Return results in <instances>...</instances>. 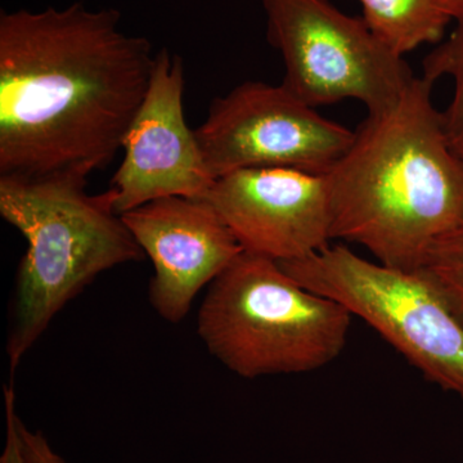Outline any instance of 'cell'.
Listing matches in <instances>:
<instances>
[{"mask_svg":"<svg viewBox=\"0 0 463 463\" xmlns=\"http://www.w3.org/2000/svg\"><path fill=\"white\" fill-rule=\"evenodd\" d=\"M447 14L456 23L463 21V0H441Z\"/></svg>","mask_w":463,"mask_h":463,"instance_id":"cell-16","label":"cell"},{"mask_svg":"<svg viewBox=\"0 0 463 463\" xmlns=\"http://www.w3.org/2000/svg\"><path fill=\"white\" fill-rule=\"evenodd\" d=\"M5 420H7V435L0 463H26L21 446L20 431H18V417L16 411V394L14 386L5 388Z\"/></svg>","mask_w":463,"mask_h":463,"instance_id":"cell-14","label":"cell"},{"mask_svg":"<svg viewBox=\"0 0 463 463\" xmlns=\"http://www.w3.org/2000/svg\"><path fill=\"white\" fill-rule=\"evenodd\" d=\"M205 199L250 254L279 261L306 259L332 241L326 174L250 167L219 176Z\"/></svg>","mask_w":463,"mask_h":463,"instance_id":"cell-8","label":"cell"},{"mask_svg":"<svg viewBox=\"0 0 463 463\" xmlns=\"http://www.w3.org/2000/svg\"><path fill=\"white\" fill-rule=\"evenodd\" d=\"M417 270L463 326V225L435 241Z\"/></svg>","mask_w":463,"mask_h":463,"instance_id":"cell-13","label":"cell"},{"mask_svg":"<svg viewBox=\"0 0 463 463\" xmlns=\"http://www.w3.org/2000/svg\"><path fill=\"white\" fill-rule=\"evenodd\" d=\"M371 32L398 56L443 42L452 18L441 0H359Z\"/></svg>","mask_w":463,"mask_h":463,"instance_id":"cell-11","label":"cell"},{"mask_svg":"<svg viewBox=\"0 0 463 463\" xmlns=\"http://www.w3.org/2000/svg\"><path fill=\"white\" fill-rule=\"evenodd\" d=\"M80 175L0 176V215L25 237L7 340L11 373L54 317L99 274L141 261V246L114 192L87 191Z\"/></svg>","mask_w":463,"mask_h":463,"instance_id":"cell-3","label":"cell"},{"mask_svg":"<svg viewBox=\"0 0 463 463\" xmlns=\"http://www.w3.org/2000/svg\"><path fill=\"white\" fill-rule=\"evenodd\" d=\"M268 42L281 54L282 85L312 106L344 99L368 115L385 111L412 83L404 57L390 51L364 20L328 0H263Z\"/></svg>","mask_w":463,"mask_h":463,"instance_id":"cell-6","label":"cell"},{"mask_svg":"<svg viewBox=\"0 0 463 463\" xmlns=\"http://www.w3.org/2000/svg\"><path fill=\"white\" fill-rule=\"evenodd\" d=\"M352 313L292 279L272 259L242 251L210 283L197 332L210 354L245 379L307 373L346 345Z\"/></svg>","mask_w":463,"mask_h":463,"instance_id":"cell-4","label":"cell"},{"mask_svg":"<svg viewBox=\"0 0 463 463\" xmlns=\"http://www.w3.org/2000/svg\"><path fill=\"white\" fill-rule=\"evenodd\" d=\"M279 264L303 288L364 319L426 380L463 401V326L421 272L374 263L344 245Z\"/></svg>","mask_w":463,"mask_h":463,"instance_id":"cell-5","label":"cell"},{"mask_svg":"<svg viewBox=\"0 0 463 463\" xmlns=\"http://www.w3.org/2000/svg\"><path fill=\"white\" fill-rule=\"evenodd\" d=\"M81 3L0 14V176H88L114 160L154 74L148 39Z\"/></svg>","mask_w":463,"mask_h":463,"instance_id":"cell-1","label":"cell"},{"mask_svg":"<svg viewBox=\"0 0 463 463\" xmlns=\"http://www.w3.org/2000/svg\"><path fill=\"white\" fill-rule=\"evenodd\" d=\"M121 216L154 264L149 303L170 323L182 322L201 288L243 251L205 197H161Z\"/></svg>","mask_w":463,"mask_h":463,"instance_id":"cell-10","label":"cell"},{"mask_svg":"<svg viewBox=\"0 0 463 463\" xmlns=\"http://www.w3.org/2000/svg\"><path fill=\"white\" fill-rule=\"evenodd\" d=\"M194 133L214 179L250 167L327 174L355 136L285 85L264 81H246L213 100Z\"/></svg>","mask_w":463,"mask_h":463,"instance_id":"cell-7","label":"cell"},{"mask_svg":"<svg viewBox=\"0 0 463 463\" xmlns=\"http://www.w3.org/2000/svg\"><path fill=\"white\" fill-rule=\"evenodd\" d=\"M18 431L26 463H67L41 431L30 430L21 420H18Z\"/></svg>","mask_w":463,"mask_h":463,"instance_id":"cell-15","label":"cell"},{"mask_svg":"<svg viewBox=\"0 0 463 463\" xmlns=\"http://www.w3.org/2000/svg\"><path fill=\"white\" fill-rule=\"evenodd\" d=\"M432 85L414 78L392 108L368 115L326 174L332 240L408 272L463 225V161L447 141Z\"/></svg>","mask_w":463,"mask_h":463,"instance_id":"cell-2","label":"cell"},{"mask_svg":"<svg viewBox=\"0 0 463 463\" xmlns=\"http://www.w3.org/2000/svg\"><path fill=\"white\" fill-rule=\"evenodd\" d=\"M443 76L455 81L452 102L441 112L444 133L452 151L463 161V21L423 60V79L434 84Z\"/></svg>","mask_w":463,"mask_h":463,"instance_id":"cell-12","label":"cell"},{"mask_svg":"<svg viewBox=\"0 0 463 463\" xmlns=\"http://www.w3.org/2000/svg\"><path fill=\"white\" fill-rule=\"evenodd\" d=\"M184 66L158 51L141 109L124 139V158L109 190L118 214L161 197H205L215 179L184 118Z\"/></svg>","mask_w":463,"mask_h":463,"instance_id":"cell-9","label":"cell"}]
</instances>
